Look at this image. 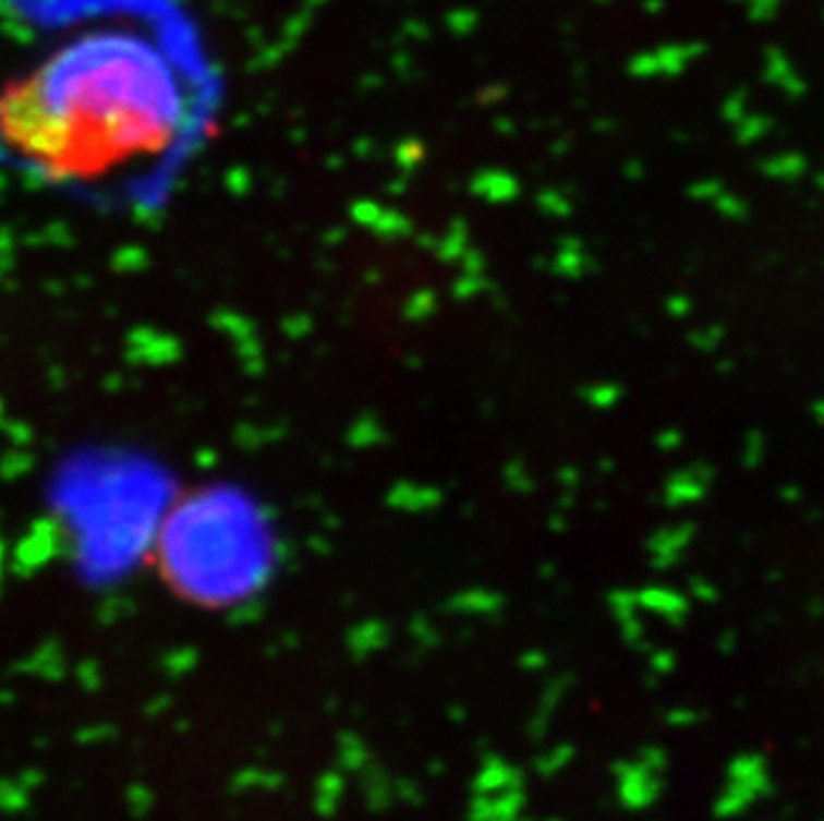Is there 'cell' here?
I'll list each match as a JSON object with an SVG mask.
<instances>
[{
  "instance_id": "6da1fadb",
  "label": "cell",
  "mask_w": 824,
  "mask_h": 821,
  "mask_svg": "<svg viewBox=\"0 0 824 821\" xmlns=\"http://www.w3.org/2000/svg\"><path fill=\"white\" fill-rule=\"evenodd\" d=\"M201 116L169 51L121 27L57 44L3 101L5 147L22 171L105 201L153 193L190 153Z\"/></svg>"
}]
</instances>
